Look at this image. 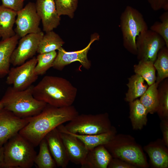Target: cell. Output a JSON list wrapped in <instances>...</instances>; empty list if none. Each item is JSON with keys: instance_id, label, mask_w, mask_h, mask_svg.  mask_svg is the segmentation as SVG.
<instances>
[{"instance_id": "cell-1", "label": "cell", "mask_w": 168, "mask_h": 168, "mask_svg": "<svg viewBox=\"0 0 168 168\" xmlns=\"http://www.w3.org/2000/svg\"><path fill=\"white\" fill-rule=\"evenodd\" d=\"M78 114L73 105L56 107L47 104L39 114L30 117L28 123L19 133L35 147L48 133Z\"/></svg>"}, {"instance_id": "cell-2", "label": "cell", "mask_w": 168, "mask_h": 168, "mask_svg": "<svg viewBox=\"0 0 168 168\" xmlns=\"http://www.w3.org/2000/svg\"><path fill=\"white\" fill-rule=\"evenodd\" d=\"M77 88L66 79L47 75L33 88L36 100L56 107L72 105L77 96Z\"/></svg>"}, {"instance_id": "cell-3", "label": "cell", "mask_w": 168, "mask_h": 168, "mask_svg": "<svg viewBox=\"0 0 168 168\" xmlns=\"http://www.w3.org/2000/svg\"><path fill=\"white\" fill-rule=\"evenodd\" d=\"M34 86L22 91L8 87L0 100L3 108L21 118L32 117L39 114L47 103L35 99L33 94Z\"/></svg>"}, {"instance_id": "cell-4", "label": "cell", "mask_w": 168, "mask_h": 168, "mask_svg": "<svg viewBox=\"0 0 168 168\" xmlns=\"http://www.w3.org/2000/svg\"><path fill=\"white\" fill-rule=\"evenodd\" d=\"M4 168H30L37 155L34 146L19 133L4 144Z\"/></svg>"}, {"instance_id": "cell-5", "label": "cell", "mask_w": 168, "mask_h": 168, "mask_svg": "<svg viewBox=\"0 0 168 168\" xmlns=\"http://www.w3.org/2000/svg\"><path fill=\"white\" fill-rule=\"evenodd\" d=\"M112 157L119 158L137 167L148 164L143 151L134 138L127 134H116L104 145Z\"/></svg>"}, {"instance_id": "cell-6", "label": "cell", "mask_w": 168, "mask_h": 168, "mask_svg": "<svg viewBox=\"0 0 168 168\" xmlns=\"http://www.w3.org/2000/svg\"><path fill=\"white\" fill-rule=\"evenodd\" d=\"M113 126L107 113L97 114H79L66 125L57 128L82 135L96 134L110 131Z\"/></svg>"}, {"instance_id": "cell-7", "label": "cell", "mask_w": 168, "mask_h": 168, "mask_svg": "<svg viewBox=\"0 0 168 168\" xmlns=\"http://www.w3.org/2000/svg\"><path fill=\"white\" fill-rule=\"evenodd\" d=\"M120 27L124 47L131 54L136 55L137 38L148 29L142 14L132 7L127 6L120 17Z\"/></svg>"}, {"instance_id": "cell-8", "label": "cell", "mask_w": 168, "mask_h": 168, "mask_svg": "<svg viewBox=\"0 0 168 168\" xmlns=\"http://www.w3.org/2000/svg\"><path fill=\"white\" fill-rule=\"evenodd\" d=\"M37 63L36 57H34L20 65L11 68L7 75V84L18 91L29 87L38 78L35 72Z\"/></svg>"}, {"instance_id": "cell-9", "label": "cell", "mask_w": 168, "mask_h": 168, "mask_svg": "<svg viewBox=\"0 0 168 168\" xmlns=\"http://www.w3.org/2000/svg\"><path fill=\"white\" fill-rule=\"evenodd\" d=\"M137 57L139 60L154 62L158 53L166 46L163 39L158 34L148 29L141 33L136 40Z\"/></svg>"}, {"instance_id": "cell-10", "label": "cell", "mask_w": 168, "mask_h": 168, "mask_svg": "<svg viewBox=\"0 0 168 168\" xmlns=\"http://www.w3.org/2000/svg\"><path fill=\"white\" fill-rule=\"evenodd\" d=\"M100 35L97 33L93 34L91 36L90 42L84 49L74 51L68 52L62 47L58 50L56 56L53 63L52 67L58 70H62L65 67L71 63L78 61L86 69L91 67V61L87 57V54L92 43L100 39Z\"/></svg>"}, {"instance_id": "cell-11", "label": "cell", "mask_w": 168, "mask_h": 168, "mask_svg": "<svg viewBox=\"0 0 168 168\" xmlns=\"http://www.w3.org/2000/svg\"><path fill=\"white\" fill-rule=\"evenodd\" d=\"M41 19L36 8L35 3L28 2L17 12L15 32L20 38L27 34L41 31L39 27Z\"/></svg>"}, {"instance_id": "cell-12", "label": "cell", "mask_w": 168, "mask_h": 168, "mask_svg": "<svg viewBox=\"0 0 168 168\" xmlns=\"http://www.w3.org/2000/svg\"><path fill=\"white\" fill-rule=\"evenodd\" d=\"M44 35L41 31L21 37L12 54L11 64L14 66H19L33 58L37 52L40 41Z\"/></svg>"}, {"instance_id": "cell-13", "label": "cell", "mask_w": 168, "mask_h": 168, "mask_svg": "<svg viewBox=\"0 0 168 168\" xmlns=\"http://www.w3.org/2000/svg\"><path fill=\"white\" fill-rule=\"evenodd\" d=\"M30 117L21 118L3 108L0 110V145L19 133L28 123Z\"/></svg>"}, {"instance_id": "cell-14", "label": "cell", "mask_w": 168, "mask_h": 168, "mask_svg": "<svg viewBox=\"0 0 168 168\" xmlns=\"http://www.w3.org/2000/svg\"><path fill=\"white\" fill-rule=\"evenodd\" d=\"M35 5L44 31L53 30L60 25V16L57 12L54 0H36Z\"/></svg>"}, {"instance_id": "cell-15", "label": "cell", "mask_w": 168, "mask_h": 168, "mask_svg": "<svg viewBox=\"0 0 168 168\" xmlns=\"http://www.w3.org/2000/svg\"><path fill=\"white\" fill-rule=\"evenodd\" d=\"M58 129L65 147L69 161L76 165H81L89 151L83 142L77 137L64 130Z\"/></svg>"}, {"instance_id": "cell-16", "label": "cell", "mask_w": 168, "mask_h": 168, "mask_svg": "<svg viewBox=\"0 0 168 168\" xmlns=\"http://www.w3.org/2000/svg\"><path fill=\"white\" fill-rule=\"evenodd\" d=\"M44 138L57 167L66 168L69 160L60 132L57 128L48 133Z\"/></svg>"}, {"instance_id": "cell-17", "label": "cell", "mask_w": 168, "mask_h": 168, "mask_svg": "<svg viewBox=\"0 0 168 168\" xmlns=\"http://www.w3.org/2000/svg\"><path fill=\"white\" fill-rule=\"evenodd\" d=\"M112 157L104 145L89 150L82 164V168H107Z\"/></svg>"}, {"instance_id": "cell-18", "label": "cell", "mask_w": 168, "mask_h": 168, "mask_svg": "<svg viewBox=\"0 0 168 168\" xmlns=\"http://www.w3.org/2000/svg\"><path fill=\"white\" fill-rule=\"evenodd\" d=\"M20 38L17 34L0 41V78L7 75L10 70L12 54Z\"/></svg>"}, {"instance_id": "cell-19", "label": "cell", "mask_w": 168, "mask_h": 168, "mask_svg": "<svg viewBox=\"0 0 168 168\" xmlns=\"http://www.w3.org/2000/svg\"><path fill=\"white\" fill-rule=\"evenodd\" d=\"M17 12L0 5V35L2 40L10 38L16 34L13 29Z\"/></svg>"}, {"instance_id": "cell-20", "label": "cell", "mask_w": 168, "mask_h": 168, "mask_svg": "<svg viewBox=\"0 0 168 168\" xmlns=\"http://www.w3.org/2000/svg\"><path fill=\"white\" fill-rule=\"evenodd\" d=\"M129 118L134 130H141L147 124L148 113L146 108L136 99L129 102Z\"/></svg>"}, {"instance_id": "cell-21", "label": "cell", "mask_w": 168, "mask_h": 168, "mask_svg": "<svg viewBox=\"0 0 168 168\" xmlns=\"http://www.w3.org/2000/svg\"><path fill=\"white\" fill-rule=\"evenodd\" d=\"M116 129L113 127L112 129L108 132L96 134L82 135L69 133L82 142L87 149L89 151L97 146L106 144L113 138L116 134Z\"/></svg>"}, {"instance_id": "cell-22", "label": "cell", "mask_w": 168, "mask_h": 168, "mask_svg": "<svg viewBox=\"0 0 168 168\" xmlns=\"http://www.w3.org/2000/svg\"><path fill=\"white\" fill-rule=\"evenodd\" d=\"M127 85L128 89L126 94L125 99L129 102L141 96L149 86L144 79L136 74L128 78Z\"/></svg>"}, {"instance_id": "cell-23", "label": "cell", "mask_w": 168, "mask_h": 168, "mask_svg": "<svg viewBox=\"0 0 168 168\" xmlns=\"http://www.w3.org/2000/svg\"><path fill=\"white\" fill-rule=\"evenodd\" d=\"M64 43L59 35L53 30L48 31L44 34L40 40L37 53L41 54L58 50Z\"/></svg>"}, {"instance_id": "cell-24", "label": "cell", "mask_w": 168, "mask_h": 168, "mask_svg": "<svg viewBox=\"0 0 168 168\" xmlns=\"http://www.w3.org/2000/svg\"><path fill=\"white\" fill-rule=\"evenodd\" d=\"M144 149L154 166L158 168L168 167V153L161 146L150 144L145 147Z\"/></svg>"}, {"instance_id": "cell-25", "label": "cell", "mask_w": 168, "mask_h": 168, "mask_svg": "<svg viewBox=\"0 0 168 168\" xmlns=\"http://www.w3.org/2000/svg\"><path fill=\"white\" fill-rule=\"evenodd\" d=\"M153 64L157 72L156 82L159 84L168 77V48L166 46L159 50Z\"/></svg>"}, {"instance_id": "cell-26", "label": "cell", "mask_w": 168, "mask_h": 168, "mask_svg": "<svg viewBox=\"0 0 168 168\" xmlns=\"http://www.w3.org/2000/svg\"><path fill=\"white\" fill-rule=\"evenodd\" d=\"M159 84L155 82L149 86L140 96V102L146 108L148 112L153 114L157 110L158 103V87Z\"/></svg>"}, {"instance_id": "cell-27", "label": "cell", "mask_w": 168, "mask_h": 168, "mask_svg": "<svg viewBox=\"0 0 168 168\" xmlns=\"http://www.w3.org/2000/svg\"><path fill=\"white\" fill-rule=\"evenodd\" d=\"M39 153L34 160L39 168H55L57 167L56 162L49 150L47 141L44 138L40 142Z\"/></svg>"}, {"instance_id": "cell-28", "label": "cell", "mask_w": 168, "mask_h": 168, "mask_svg": "<svg viewBox=\"0 0 168 168\" xmlns=\"http://www.w3.org/2000/svg\"><path fill=\"white\" fill-rule=\"evenodd\" d=\"M153 63L150 61L140 60L138 64L133 66L135 74L142 77L149 86L156 81V70Z\"/></svg>"}, {"instance_id": "cell-29", "label": "cell", "mask_w": 168, "mask_h": 168, "mask_svg": "<svg viewBox=\"0 0 168 168\" xmlns=\"http://www.w3.org/2000/svg\"><path fill=\"white\" fill-rule=\"evenodd\" d=\"M158 103L156 112L161 119H168V79L166 78L159 85Z\"/></svg>"}, {"instance_id": "cell-30", "label": "cell", "mask_w": 168, "mask_h": 168, "mask_svg": "<svg viewBox=\"0 0 168 168\" xmlns=\"http://www.w3.org/2000/svg\"><path fill=\"white\" fill-rule=\"evenodd\" d=\"M57 53L56 51H54L39 54L36 57L37 63L35 69V74L38 76L43 75L52 67Z\"/></svg>"}, {"instance_id": "cell-31", "label": "cell", "mask_w": 168, "mask_h": 168, "mask_svg": "<svg viewBox=\"0 0 168 168\" xmlns=\"http://www.w3.org/2000/svg\"><path fill=\"white\" fill-rule=\"evenodd\" d=\"M54 1L59 16L67 15L71 19L74 17L78 0H54Z\"/></svg>"}, {"instance_id": "cell-32", "label": "cell", "mask_w": 168, "mask_h": 168, "mask_svg": "<svg viewBox=\"0 0 168 168\" xmlns=\"http://www.w3.org/2000/svg\"><path fill=\"white\" fill-rule=\"evenodd\" d=\"M160 22H155L150 30L159 35L164 40L168 48V11H165L160 16Z\"/></svg>"}, {"instance_id": "cell-33", "label": "cell", "mask_w": 168, "mask_h": 168, "mask_svg": "<svg viewBox=\"0 0 168 168\" xmlns=\"http://www.w3.org/2000/svg\"><path fill=\"white\" fill-rule=\"evenodd\" d=\"M2 5L5 7L12 9L17 12L24 7L22 0H1Z\"/></svg>"}, {"instance_id": "cell-34", "label": "cell", "mask_w": 168, "mask_h": 168, "mask_svg": "<svg viewBox=\"0 0 168 168\" xmlns=\"http://www.w3.org/2000/svg\"><path fill=\"white\" fill-rule=\"evenodd\" d=\"M107 168H136L137 167L121 159L112 157L108 164Z\"/></svg>"}, {"instance_id": "cell-35", "label": "cell", "mask_w": 168, "mask_h": 168, "mask_svg": "<svg viewBox=\"0 0 168 168\" xmlns=\"http://www.w3.org/2000/svg\"><path fill=\"white\" fill-rule=\"evenodd\" d=\"M151 7L155 11L163 9L168 11V0H147Z\"/></svg>"}, {"instance_id": "cell-36", "label": "cell", "mask_w": 168, "mask_h": 168, "mask_svg": "<svg viewBox=\"0 0 168 168\" xmlns=\"http://www.w3.org/2000/svg\"><path fill=\"white\" fill-rule=\"evenodd\" d=\"M168 119H162L161 128L163 134V142L168 146Z\"/></svg>"}, {"instance_id": "cell-37", "label": "cell", "mask_w": 168, "mask_h": 168, "mask_svg": "<svg viewBox=\"0 0 168 168\" xmlns=\"http://www.w3.org/2000/svg\"><path fill=\"white\" fill-rule=\"evenodd\" d=\"M0 168H4V149L2 146L0 145Z\"/></svg>"}, {"instance_id": "cell-38", "label": "cell", "mask_w": 168, "mask_h": 168, "mask_svg": "<svg viewBox=\"0 0 168 168\" xmlns=\"http://www.w3.org/2000/svg\"><path fill=\"white\" fill-rule=\"evenodd\" d=\"M2 108H3V105L0 101V110H1Z\"/></svg>"}, {"instance_id": "cell-39", "label": "cell", "mask_w": 168, "mask_h": 168, "mask_svg": "<svg viewBox=\"0 0 168 168\" xmlns=\"http://www.w3.org/2000/svg\"><path fill=\"white\" fill-rule=\"evenodd\" d=\"M22 0L24 1L26 0Z\"/></svg>"}, {"instance_id": "cell-40", "label": "cell", "mask_w": 168, "mask_h": 168, "mask_svg": "<svg viewBox=\"0 0 168 168\" xmlns=\"http://www.w3.org/2000/svg\"><path fill=\"white\" fill-rule=\"evenodd\" d=\"M1 35H0V38H1Z\"/></svg>"}]
</instances>
